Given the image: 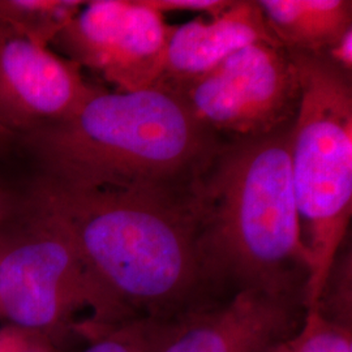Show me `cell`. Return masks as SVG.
I'll return each mask as SVG.
<instances>
[{
  "label": "cell",
  "mask_w": 352,
  "mask_h": 352,
  "mask_svg": "<svg viewBox=\"0 0 352 352\" xmlns=\"http://www.w3.org/2000/svg\"><path fill=\"white\" fill-rule=\"evenodd\" d=\"M291 126L261 139L223 141L189 187L217 299L258 289L307 304L312 260L292 187Z\"/></svg>",
  "instance_id": "6da1fadb"
},
{
  "label": "cell",
  "mask_w": 352,
  "mask_h": 352,
  "mask_svg": "<svg viewBox=\"0 0 352 352\" xmlns=\"http://www.w3.org/2000/svg\"><path fill=\"white\" fill-rule=\"evenodd\" d=\"M39 184L90 274L129 321H166L219 300L205 272L188 193Z\"/></svg>",
  "instance_id": "7a4b0ae2"
},
{
  "label": "cell",
  "mask_w": 352,
  "mask_h": 352,
  "mask_svg": "<svg viewBox=\"0 0 352 352\" xmlns=\"http://www.w3.org/2000/svg\"><path fill=\"white\" fill-rule=\"evenodd\" d=\"M38 180L184 196L223 142L166 89H101L71 118L16 139Z\"/></svg>",
  "instance_id": "3957f363"
},
{
  "label": "cell",
  "mask_w": 352,
  "mask_h": 352,
  "mask_svg": "<svg viewBox=\"0 0 352 352\" xmlns=\"http://www.w3.org/2000/svg\"><path fill=\"white\" fill-rule=\"evenodd\" d=\"M0 318L74 350L131 322L90 274L41 184L36 201L0 232Z\"/></svg>",
  "instance_id": "277c9868"
},
{
  "label": "cell",
  "mask_w": 352,
  "mask_h": 352,
  "mask_svg": "<svg viewBox=\"0 0 352 352\" xmlns=\"http://www.w3.org/2000/svg\"><path fill=\"white\" fill-rule=\"evenodd\" d=\"M289 54L302 87L291 126L289 164L302 240L312 260L307 287L311 311L346 243L351 221L352 75L324 55Z\"/></svg>",
  "instance_id": "5b68a950"
},
{
  "label": "cell",
  "mask_w": 352,
  "mask_h": 352,
  "mask_svg": "<svg viewBox=\"0 0 352 352\" xmlns=\"http://www.w3.org/2000/svg\"><path fill=\"white\" fill-rule=\"evenodd\" d=\"M195 119L222 141L266 138L294 123L302 87L289 51L254 43L174 89Z\"/></svg>",
  "instance_id": "8992f818"
},
{
  "label": "cell",
  "mask_w": 352,
  "mask_h": 352,
  "mask_svg": "<svg viewBox=\"0 0 352 352\" xmlns=\"http://www.w3.org/2000/svg\"><path fill=\"white\" fill-rule=\"evenodd\" d=\"M173 30L142 0H91L51 47L113 91L131 93L157 87Z\"/></svg>",
  "instance_id": "52a82bcc"
},
{
  "label": "cell",
  "mask_w": 352,
  "mask_h": 352,
  "mask_svg": "<svg viewBox=\"0 0 352 352\" xmlns=\"http://www.w3.org/2000/svg\"><path fill=\"white\" fill-rule=\"evenodd\" d=\"M307 314L299 298L239 291L166 321H144V352H274Z\"/></svg>",
  "instance_id": "ba28073f"
},
{
  "label": "cell",
  "mask_w": 352,
  "mask_h": 352,
  "mask_svg": "<svg viewBox=\"0 0 352 352\" xmlns=\"http://www.w3.org/2000/svg\"><path fill=\"white\" fill-rule=\"evenodd\" d=\"M101 89L51 46L0 28V126L13 138L62 123Z\"/></svg>",
  "instance_id": "9c48e42d"
},
{
  "label": "cell",
  "mask_w": 352,
  "mask_h": 352,
  "mask_svg": "<svg viewBox=\"0 0 352 352\" xmlns=\"http://www.w3.org/2000/svg\"><path fill=\"white\" fill-rule=\"evenodd\" d=\"M260 42L279 45L266 25L258 3L232 0L217 16H201L174 25L157 87L174 89L190 82L209 74L232 54Z\"/></svg>",
  "instance_id": "30bf717a"
},
{
  "label": "cell",
  "mask_w": 352,
  "mask_h": 352,
  "mask_svg": "<svg viewBox=\"0 0 352 352\" xmlns=\"http://www.w3.org/2000/svg\"><path fill=\"white\" fill-rule=\"evenodd\" d=\"M266 25L289 51L322 55L352 28L350 0H258Z\"/></svg>",
  "instance_id": "8fae6325"
},
{
  "label": "cell",
  "mask_w": 352,
  "mask_h": 352,
  "mask_svg": "<svg viewBox=\"0 0 352 352\" xmlns=\"http://www.w3.org/2000/svg\"><path fill=\"white\" fill-rule=\"evenodd\" d=\"M85 1L0 0V28L43 46H51Z\"/></svg>",
  "instance_id": "7c38bea8"
},
{
  "label": "cell",
  "mask_w": 352,
  "mask_h": 352,
  "mask_svg": "<svg viewBox=\"0 0 352 352\" xmlns=\"http://www.w3.org/2000/svg\"><path fill=\"white\" fill-rule=\"evenodd\" d=\"M37 195V176L16 139L0 146V231L24 213Z\"/></svg>",
  "instance_id": "4fadbf2b"
},
{
  "label": "cell",
  "mask_w": 352,
  "mask_h": 352,
  "mask_svg": "<svg viewBox=\"0 0 352 352\" xmlns=\"http://www.w3.org/2000/svg\"><path fill=\"white\" fill-rule=\"evenodd\" d=\"M316 311L325 321L336 327L352 330V254L351 248L338 252L321 289Z\"/></svg>",
  "instance_id": "5bb4252c"
},
{
  "label": "cell",
  "mask_w": 352,
  "mask_h": 352,
  "mask_svg": "<svg viewBox=\"0 0 352 352\" xmlns=\"http://www.w3.org/2000/svg\"><path fill=\"white\" fill-rule=\"evenodd\" d=\"M274 352H352V330L336 327L308 311L302 329Z\"/></svg>",
  "instance_id": "9a60e30c"
},
{
  "label": "cell",
  "mask_w": 352,
  "mask_h": 352,
  "mask_svg": "<svg viewBox=\"0 0 352 352\" xmlns=\"http://www.w3.org/2000/svg\"><path fill=\"white\" fill-rule=\"evenodd\" d=\"M144 321L111 327L88 340L76 352H144Z\"/></svg>",
  "instance_id": "2e32d148"
},
{
  "label": "cell",
  "mask_w": 352,
  "mask_h": 352,
  "mask_svg": "<svg viewBox=\"0 0 352 352\" xmlns=\"http://www.w3.org/2000/svg\"><path fill=\"white\" fill-rule=\"evenodd\" d=\"M76 351L71 347L21 327L10 324H4V327H0V352Z\"/></svg>",
  "instance_id": "e0dca14e"
},
{
  "label": "cell",
  "mask_w": 352,
  "mask_h": 352,
  "mask_svg": "<svg viewBox=\"0 0 352 352\" xmlns=\"http://www.w3.org/2000/svg\"><path fill=\"white\" fill-rule=\"evenodd\" d=\"M161 14L168 12L201 13L202 16H217L223 12L232 0H142Z\"/></svg>",
  "instance_id": "ac0fdd59"
},
{
  "label": "cell",
  "mask_w": 352,
  "mask_h": 352,
  "mask_svg": "<svg viewBox=\"0 0 352 352\" xmlns=\"http://www.w3.org/2000/svg\"><path fill=\"white\" fill-rule=\"evenodd\" d=\"M322 55L334 67L344 74L352 75V28Z\"/></svg>",
  "instance_id": "d6986e66"
},
{
  "label": "cell",
  "mask_w": 352,
  "mask_h": 352,
  "mask_svg": "<svg viewBox=\"0 0 352 352\" xmlns=\"http://www.w3.org/2000/svg\"><path fill=\"white\" fill-rule=\"evenodd\" d=\"M14 139L16 138H13L11 133H8L3 126H0V146L11 144L12 141H14Z\"/></svg>",
  "instance_id": "ffe728a7"
}]
</instances>
